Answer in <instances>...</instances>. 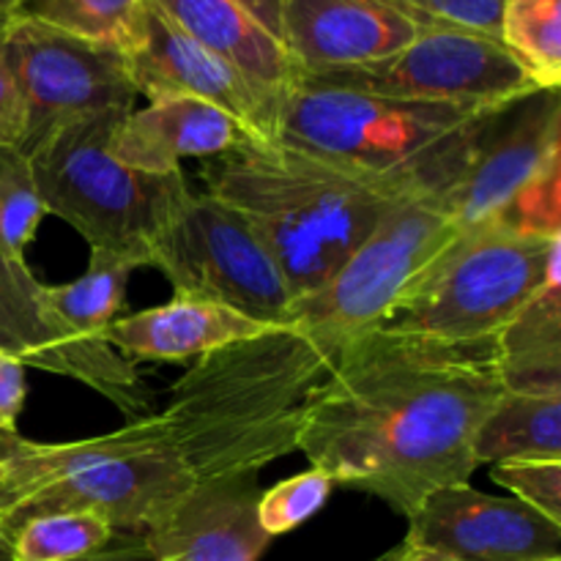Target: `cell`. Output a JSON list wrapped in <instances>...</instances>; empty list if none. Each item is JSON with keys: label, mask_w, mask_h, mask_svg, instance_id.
I'll return each instance as SVG.
<instances>
[{"label": "cell", "mask_w": 561, "mask_h": 561, "mask_svg": "<svg viewBox=\"0 0 561 561\" xmlns=\"http://www.w3.org/2000/svg\"><path fill=\"white\" fill-rule=\"evenodd\" d=\"M491 222L515 233L548 236V239L561 236V159L548 164Z\"/></svg>", "instance_id": "obj_29"}, {"label": "cell", "mask_w": 561, "mask_h": 561, "mask_svg": "<svg viewBox=\"0 0 561 561\" xmlns=\"http://www.w3.org/2000/svg\"><path fill=\"white\" fill-rule=\"evenodd\" d=\"M488 113L316 85L296 77L279 96L274 140L356 173L411 179L444 192L463 173Z\"/></svg>", "instance_id": "obj_5"}, {"label": "cell", "mask_w": 561, "mask_h": 561, "mask_svg": "<svg viewBox=\"0 0 561 561\" xmlns=\"http://www.w3.org/2000/svg\"><path fill=\"white\" fill-rule=\"evenodd\" d=\"M0 561H5L3 553H0ZM75 561H151V551L142 535H115L107 548Z\"/></svg>", "instance_id": "obj_33"}, {"label": "cell", "mask_w": 561, "mask_h": 561, "mask_svg": "<svg viewBox=\"0 0 561 561\" xmlns=\"http://www.w3.org/2000/svg\"><path fill=\"white\" fill-rule=\"evenodd\" d=\"M257 474L197 480L146 531L151 561H261L272 537L257 520Z\"/></svg>", "instance_id": "obj_15"}, {"label": "cell", "mask_w": 561, "mask_h": 561, "mask_svg": "<svg viewBox=\"0 0 561 561\" xmlns=\"http://www.w3.org/2000/svg\"><path fill=\"white\" fill-rule=\"evenodd\" d=\"M5 502H9V496H5V488L0 485V515H3V510H5Z\"/></svg>", "instance_id": "obj_37"}, {"label": "cell", "mask_w": 561, "mask_h": 561, "mask_svg": "<svg viewBox=\"0 0 561 561\" xmlns=\"http://www.w3.org/2000/svg\"><path fill=\"white\" fill-rule=\"evenodd\" d=\"M25 362L9 351H0V433L16 436L22 405H25Z\"/></svg>", "instance_id": "obj_31"}, {"label": "cell", "mask_w": 561, "mask_h": 561, "mask_svg": "<svg viewBox=\"0 0 561 561\" xmlns=\"http://www.w3.org/2000/svg\"><path fill=\"white\" fill-rule=\"evenodd\" d=\"M420 33L387 0H285L279 44L299 75H321L389 58Z\"/></svg>", "instance_id": "obj_16"}, {"label": "cell", "mask_w": 561, "mask_h": 561, "mask_svg": "<svg viewBox=\"0 0 561 561\" xmlns=\"http://www.w3.org/2000/svg\"><path fill=\"white\" fill-rule=\"evenodd\" d=\"M140 261L107 250H91L85 274L64 285H47V299L60 321L88 340H104V332L126 307L129 277Z\"/></svg>", "instance_id": "obj_22"}, {"label": "cell", "mask_w": 561, "mask_h": 561, "mask_svg": "<svg viewBox=\"0 0 561 561\" xmlns=\"http://www.w3.org/2000/svg\"><path fill=\"white\" fill-rule=\"evenodd\" d=\"M5 474H9V471H5L3 458H0V485H3V482H5Z\"/></svg>", "instance_id": "obj_38"}, {"label": "cell", "mask_w": 561, "mask_h": 561, "mask_svg": "<svg viewBox=\"0 0 561 561\" xmlns=\"http://www.w3.org/2000/svg\"><path fill=\"white\" fill-rule=\"evenodd\" d=\"M499 42L540 91H559L561 0H504Z\"/></svg>", "instance_id": "obj_24"}, {"label": "cell", "mask_w": 561, "mask_h": 561, "mask_svg": "<svg viewBox=\"0 0 561 561\" xmlns=\"http://www.w3.org/2000/svg\"><path fill=\"white\" fill-rule=\"evenodd\" d=\"M493 482L513 499L561 526V458H520L493 463Z\"/></svg>", "instance_id": "obj_28"}, {"label": "cell", "mask_w": 561, "mask_h": 561, "mask_svg": "<svg viewBox=\"0 0 561 561\" xmlns=\"http://www.w3.org/2000/svg\"><path fill=\"white\" fill-rule=\"evenodd\" d=\"M115 531L96 513H42L0 535L5 561H75L102 551Z\"/></svg>", "instance_id": "obj_23"}, {"label": "cell", "mask_w": 561, "mask_h": 561, "mask_svg": "<svg viewBox=\"0 0 561 561\" xmlns=\"http://www.w3.org/2000/svg\"><path fill=\"white\" fill-rule=\"evenodd\" d=\"M239 3L263 31L272 33L279 42V25H283V5L285 0H233Z\"/></svg>", "instance_id": "obj_34"}, {"label": "cell", "mask_w": 561, "mask_h": 561, "mask_svg": "<svg viewBox=\"0 0 561 561\" xmlns=\"http://www.w3.org/2000/svg\"><path fill=\"white\" fill-rule=\"evenodd\" d=\"M504 392L493 340L455 345L373 329L307 405L296 449L334 485L411 518L433 491L469 482L477 431Z\"/></svg>", "instance_id": "obj_2"}, {"label": "cell", "mask_w": 561, "mask_h": 561, "mask_svg": "<svg viewBox=\"0 0 561 561\" xmlns=\"http://www.w3.org/2000/svg\"><path fill=\"white\" fill-rule=\"evenodd\" d=\"M25 126V104H22L20 88L0 53V148H22Z\"/></svg>", "instance_id": "obj_32"}, {"label": "cell", "mask_w": 561, "mask_h": 561, "mask_svg": "<svg viewBox=\"0 0 561 561\" xmlns=\"http://www.w3.org/2000/svg\"><path fill=\"white\" fill-rule=\"evenodd\" d=\"M0 351L53 376L85 383L124 411L131 422L151 416L153 394L142 387L135 362L121 356L104 340L71 332L47 299L25 257L0 244Z\"/></svg>", "instance_id": "obj_11"}, {"label": "cell", "mask_w": 561, "mask_h": 561, "mask_svg": "<svg viewBox=\"0 0 561 561\" xmlns=\"http://www.w3.org/2000/svg\"><path fill=\"white\" fill-rule=\"evenodd\" d=\"M376 561H455V559L442 557V553H436V551H425V548H416V546H409V542H403V546L394 548V551H389L387 557H381Z\"/></svg>", "instance_id": "obj_35"}, {"label": "cell", "mask_w": 561, "mask_h": 561, "mask_svg": "<svg viewBox=\"0 0 561 561\" xmlns=\"http://www.w3.org/2000/svg\"><path fill=\"white\" fill-rule=\"evenodd\" d=\"M299 80L405 102L453 104L477 113L540 91L499 38L455 27L422 31L409 47L376 64L299 75Z\"/></svg>", "instance_id": "obj_9"}, {"label": "cell", "mask_w": 561, "mask_h": 561, "mask_svg": "<svg viewBox=\"0 0 561 561\" xmlns=\"http://www.w3.org/2000/svg\"><path fill=\"white\" fill-rule=\"evenodd\" d=\"M203 181L208 195L250 222L294 301L321 290L400 201L433 192L420 181L356 173L255 137L203 164Z\"/></svg>", "instance_id": "obj_3"}, {"label": "cell", "mask_w": 561, "mask_h": 561, "mask_svg": "<svg viewBox=\"0 0 561 561\" xmlns=\"http://www.w3.org/2000/svg\"><path fill=\"white\" fill-rule=\"evenodd\" d=\"M148 266L168 277L175 296L217 301L263 327L285 321L294 305L277 261L250 222L208 192H192L148 250Z\"/></svg>", "instance_id": "obj_8"}, {"label": "cell", "mask_w": 561, "mask_h": 561, "mask_svg": "<svg viewBox=\"0 0 561 561\" xmlns=\"http://www.w3.org/2000/svg\"><path fill=\"white\" fill-rule=\"evenodd\" d=\"M458 233L438 192L405 197L321 290L290 305L285 321L197 359L157 414L195 482L261 474L296 453L301 416L345 351L381 327Z\"/></svg>", "instance_id": "obj_1"}, {"label": "cell", "mask_w": 561, "mask_h": 561, "mask_svg": "<svg viewBox=\"0 0 561 561\" xmlns=\"http://www.w3.org/2000/svg\"><path fill=\"white\" fill-rule=\"evenodd\" d=\"M561 159L559 91H535L480 121L463 173L442 192L458 230L491 222Z\"/></svg>", "instance_id": "obj_12"}, {"label": "cell", "mask_w": 561, "mask_h": 561, "mask_svg": "<svg viewBox=\"0 0 561 561\" xmlns=\"http://www.w3.org/2000/svg\"><path fill=\"white\" fill-rule=\"evenodd\" d=\"M403 542L455 561H561V526L469 482L433 491L409 518Z\"/></svg>", "instance_id": "obj_14"}, {"label": "cell", "mask_w": 561, "mask_h": 561, "mask_svg": "<svg viewBox=\"0 0 561 561\" xmlns=\"http://www.w3.org/2000/svg\"><path fill=\"white\" fill-rule=\"evenodd\" d=\"M559 261L561 236L474 225L422 268L378 329L455 345L496 340L537 290L559 277Z\"/></svg>", "instance_id": "obj_7"}, {"label": "cell", "mask_w": 561, "mask_h": 561, "mask_svg": "<svg viewBox=\"0 0 561 561\" xmlns=\"http://www.w3.org/2000/svg\"><path fill=\"white\" fill-rule=\"evenodd\" d=\"M0 36H3V25H0Z\"/></svg>", "instance_id": "obj_39"}, {"label": "cell", "mask_w": 561, "mask_h": 561, "mask_svg": "<svg viewBox=\"0 0 561 561\" xmlns=\"http://www.w3.org/2000/svg\"><path fill=\"white\" fill-rule=\"evenodd\" d=\"M334 480L327 471L310 466L301 474L288 477L274 488L261 493L257 502V520L268 537H279L294 531L296 526L307 524L318 510L332 496Z\"/></svg>", "instance_id": "obj_27"}, {"label": "cell", "mask_w": 561, "mask_h": 561, "mask_svg": "<svg viewBox=\"0 0 561 561\" xmlns=\"http://www.w3.org/2000/svg\"><path fill=\"white\" fill-rule=\"evenodd\" d=\"M137 96H190L233 115L255 140H274L279 96L261 91L219 55L186 36L157 5L142 0L121 47Z\"/></svg>", "instance_id": "obj_13"}, {"label": "cell", "mask_w": 561, "mask_h": 561, "mask_svg": "<svg viewBox=\"0 0 561 561\" xmlns=\"http://www.w3.org/2000/svg\"><path fill=\"white\" fill-rule=\"evenodd\" d=\"M561 458V394L504 392L474 438V460Z\"/></svg>", "instance_id": "obj_21"}, {"label": "cell", "mask_w": 561, "mask_h": 561, "mask_svg": "<svg viewBox=\"0 0 561 561\" xmlns=\"http://www.w3.org/2000/svg\"><path fill=\"white\" fill-rule=\"evenodd\" d=\"M422 31L455 27L499 38L504 0H387Z\"/></svg>", "instance_id": "obj_30"}, {"label": "cell", "mask_w": 561, "mask_h": 561, "mask_svg": "<svg viewBox=\"0 0 561 561\" xmlns=\"http://www.w3.org/2000/svg\"><path fill=\"white\" fill-rule=\"evenodd\" d=\"M140 5L142 0H22L14 16L121 49Z\"/></svg>", "instance_id": "obj_25"}, {"label": "cell", "mask_w": 561, "mask_h": 561, "mask_svg": "<svg viewBox=\"0 0 561 561\" xmlns=\"http://www.w3.org/2000/svg\"><path fill=\"white\" fill-rule=\"evenodd\" d=\"M0 458L9 471L0 535L42 513H96L115 535H146L195 485L157 414L69 444L0 433Z\"/></svg>", "instance_id": "obj_4"}, {"label": "cell", "mask_w": 561, "mask_h": 561, "mask_svg": "<svg viewBox=\"0 0 561 561\" xmlns=\"http://www.w3.org/2000/svg\"><path fill=\"white\" fill-rule=\"evenodd\" d=\"M0 53L25 104L27 126L20 151L27 153L71 121L107 110H135L137 91L118 47L11 16L3 25Z\"/></svg>", "instance_id": "obj_10"}, {"label": "cell", "mask_w": 561, "mask_h": 561, "mask_svg": "<svg viewBox=\"0 0 561 561\" xmlns=\"http://www.w3.org/2000/svg\"><path fill=\"white\" fill-rule=\"evenodd\" d=\"M263 323L239 316L230 307L195 296H175L168 305L121 316L104 332V343L113 345L129 362H197L230 343L252 337Z\"/></svg>", "instance_id": "obj_18"}, {"label": "cell", "mask_w": 561, "mask_h": 561, "mask_svg": "<svg viewBox=\"0 0 561 561\" xmlns=\"http://www.w3.org/2000/svg\"><path fill=\"white\" fill-rule=\"evenodd\" d=\"M131 110H107L49 131L27 151L44 211L64 219L91 250L148 266V250L190 201L184 170L151 175L126 168L110 137Z\"/></svg>", "instance_id": "obj_6"}, {"label": "cell", "mask_w": 561, "mask_h": 561, "mask_svg": "<svg viewBox=\"0 0 561 561\" xmlns=\"http://www.w3.org/2000/svg\"><path fill=\"white\" fill-rule=\"evenodd\" d=\"M247 137L244 126L214 104L162 96L121 121L110 137V151L126 168L168 175L179 173L184 159H217Z\"/></svg>", "instance_id": "obj_17"}, {"label": "cell", "mask_w": 561, "mask_h": 561, "mask_svg": "<svg viewBox=\"0 0 561 561\" xmlns=\"http://www.w3.org/2000/svg\"><path fill=\"white\" fill-rule=\"evenodd\" d=\"M44 214L27 153L20 148H0V244L11 255L25 257Z\"/></svg>", "instance_id": "obj_26"}, {"label": "cell", "mask_w": 561, "mask_h": 561, "mask_svg": "<svg viewBox=\"0 0 561 561\" xmlns=\"http://www.w3.org/2000/svg\"><path fill=\"white\" fill-rule=\"evenodd\" d=\"M22 0H0V25H5V22L14 16L16 5H20Z\"/></svg>", "instance_id": "obj_36"}, {"label": "cell", "mask_w": 561, "mask_h": 561, "mask_svg": "<svg viewBox=\"0 0 561 561\" xmlns=\"http://www.w3.org/2000/svg\"><path fill=\"white\" fill-rule=\"evenodd\" d=\"M493 348L507 392L561 394V274L496 334Z\"/></svg>", "instance_id": "obj_20"}, {"label": "cell", "mask_w": 561, "mask_h": 561, "mask_svg": "<svg viewBox=\"0 0 561 561\" xmlns=\"http://www.w3.org/2000/svg\"><path fill=\"white\" fill-rule=\"evenodd\" d=\"M190 38L211 49L241 77L272 96H283L299 77L283 44L263 31L233 0H148Z\"/></svg>", "instance_id": "obj_19"}]
</instances>
